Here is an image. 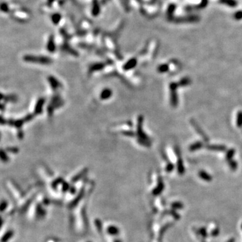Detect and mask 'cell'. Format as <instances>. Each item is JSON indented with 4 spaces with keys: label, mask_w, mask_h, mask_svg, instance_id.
<instances>
[{
    "label": "cell",
    "mask_w": 242,
    "mask_h": 242,
    "mask_svg": "<svg viewBox=\"0 0 242 242\" xmlns=\"http://www.w3.org/2000/svg\"><path fill=\"white\" fill-rule=\"evenodd\" d=\"M180 83H181V85H188V84L190 83V81L188 79H182Z\"/></svg>",
    "instance_id": "obj_25"
},
{
    "label": "cell",
    "mask_w": 242,
    "mask_h": 242,
    "mask_svg": "<svg viewBox=\"0 0 242 242\" xmlns=\"http://www.w3.org/2000/svg\"><path fill=\"white\" fill-rule=\"evenodd\" d=\"M167 69H168V67H167V65H162L158 67V71L160 73L165 72V71H167Z\"/></svg>",
    "instance_id": "obj_17"
},
{
    "label": "cell",
    "mask_w": 242,
    "mask_h": 242,
    "mask_svg": "<svg viewBox=\"0 0 242 242\" xmlns=\"http://www.w3.org/2000/svg\"><path fill=\"white\" fill-rule=\"evenodd\" d=\"M7 151H9V152H11L12 153H16L18 152V149L17 147H8L7 149Z\"/></svg>",
    "instance_id": "obj_20"
},
{
    "label": "cell",
    "mask_w": 242,
    "mask_h": 242,
    "mask_svg": "<svg viewBox=\"0 0 242 242\" xmlns=\"http://www.w3.org/2000/svg\"><path fill=\"white\" fill-rule=\"evenodd\" d=\"M237 125L238 127L242 126V112H239L237 115Z\"/></svg>",
    "instance_id": "obj_15"
},
{
    "label": "cell",
    "mask_w": 242,
    "mask_h": 242,
    "mask_svg": "<svg viewBox=\"0 0 242 242\" xmlns=\"http://www.w3.org/2000/svg\"><path fill=\"white\" fill-rule=\"evenodd\" d=\"M228 242H234V239H231L230 240H229Z\"/></svg>",
    "instance_id": "obj_26"
},
{
    "label": "cell",
    "mask_w": 242,
    "mask_h": 242,
    "mask_svg": "<svg viewBox=\"0 0 242 242\" xmlns=\"http://www.w3.org/2000/svg\"><path fill=\"white\" fill-rule=\"evenodd\" d=\"M229 166H230L231 170H236L237 167V162H235L234 161H229Z\"/></svg>",
    "instance_id": "obj_18"
},
{
    "label": "cell",
    "mask_w": 242,
    "mask_h": 242,
    "mask_svg": "<svg viewBox=\"0 0 242 242\" xmlns=\"http://www.w3.org/2000/svg\"><path fill=\"white\" fill-rule=\"evenodd\" d=\"M48 81L51 85V88L53 90H57L58 89L60 90L61 88H62V85H61L60 81L57 80L55 77H49L48 78Z\"/></svg>",
    "instance_id": "obj_4"
},
{
    "label": "cell",
    "mask_w": 242,
    "mask_h": 242,
    "mask_svg": "<svg viewBox=\"0 0 242 242\" xmlns=\"http://www.w3.org/2000/svg\"><path fill=\"white\" fill-rule=\"evenodd\" d=\"M137 65V60L136 59H131L130 60H129L127 62L125 63L123 66V69H124L125 71H129L132 69L133 68L136 66Z\"/></svg>",
    "instance_id": "obj_6"
},
{
    "label": "cell",
    "mask_w": 242,
    "mask_h": 242,
    "mask_svg": "<svg viewBox=\"0 0 242 242\" xmlns=\"http://www.w3.org/2000/svg\"><path fill=\"white\" fill-rule=\"evenodd\" d=\"M241 227H242V225H241Z\"/></svg>",
    "instance_id": "obj_27"
},
{
    "label": "cell",
    "mask_w": 242,
    "mask_h": 242,
    "mask_svg": "<svg viewBox=\"0 0 242 242\" xmlns=\"http://www.w3.org/2000/svg\"><path fill=\"white\" fill-rule=\"evenodd\" d=\"M170 90H171V103L172 105L176 106L178 104V97L176 94V90L178 88V84L176 83H172L170 84Z\"/></svg>",
    "instance_id": "obj_3"
},
{
    "label": "cell",
    "mask_w": 242,
    "mask_h": 242,
    "mask_svg": "<svg viewBox=\"0 0 242 242\" xmlns=\"http://www.w3.org/2000/svg\"><path fill=\"white\" fill-rule=\"evenodd\" d=\"M163 188H164V184H163V182L162 181V180H159V182H158V185L156 188H155L154 190L153 191V194H154V195H158L161 193V192L163 190Z\"/></svg>",
    "instance_id": "obj_8"
},
{
    "label": "cell",
    "mask_w": 242,
    "mask_h": 242,
    "mask_svg": "<svg viewBox=\"0 0 242 242\" xmlns=\"http://www.w3.org/2000/svg\"><path fill=\"white\" fill-rule=\"evenodd\" d=\"M24 60L26 62L40 63V64H49L51 63L50 58L42 56H34V55H26L24 57Z\"/></svg>",
    "instance_id": "obj_1"
},
{
    "label": "cell",
    "mask_w": 242,
    "mask_h": 242,
    "mask_svg": "<svg viewBox=\"0 0 242 242\" xmlns=\"http://www.w3.org/2000/svg\"><path fill=\"white\" fill-rule=\"evenodd\" d=\"M178 172H179L180 174H183L184 173V167L183 161H182L181 159H178Z\"/></svg>",
    "instance_id": "obj_11"
},
{
    "label": "cell",
    "mask_w": 242,
    "mask_h": 242,
    "mask_svg": "<svg viewBox=\"0 0 242 242\" xmlns=\"http://www.w3.org/2000/svg\"><path fill=\"white\" fill-rule=\"evenodd\" d=\"M208 149H211V150L213 151H222L225 150V147L224 146H221V145H212V146L208 147Z\"/></svg>",
    "instance_id": "obj_12"
},
{
    "label": "cell",
    "mask_w": 242,
    "mask_h": 242,
    "mask_svg": "<svg viewBox=\"0 0 242 242\" xmlns=\"http://www.w3.org/2000/svg\"><path fill=\"white\" fill-rule=\"evenodd\" d=\"M47 50L50 52H53L55 50V41L53 40V37H50V39L48 40L47 42Z\"/></svg>",
    "instance_id": "obj_10"
},
{
    "label": "cell",
    "mask_w": 242,
    "mask_h": 242,
    "mask_svg": "<svg viewBox=\"0 0 242 242\" xmlns=\"http://www.w3.org/2000/svg\"><path fill=\"white\" fill-rule=\"evenodd\" d=\"M12 17L18 21L26 22L28 19H30V14L29 12H27V10H22L21 11V10L18 9L16 10L14 13H13Z\"/></svg>",
    "instance_id": "obj_2"
},
{
    "label": "cell",
    "mask_w": 242,
    "mask_h": 242,
    "mask_svg": "<svg viewBox=\"0 0 242 242\" xmlns=\"http://www.w3.org/2000/svg\"><path fill=\"white\" fill-rule=\"evenodd\" d=\"M170 213H171V215H172V216H173L174 218L175 219H179L180 218V216H179V215H178V213L176 212V211H172L171 212H170Z\"/></svg>",
    "instance_id": "obj_24"
},
{
    "label": "cell",
    "mask_w": 242,
    "mask_h": 242,
    "mask_svg": "<svg viewBox=\"0 0 242 242\" xmlns=\"http://www.w3.org/2000/svg\"><path fill=\"white\" fill-rule=\"evenodd\" d=\"M235 153V151L233 150V149H231V150H229L228 152H227V159H228V160H230V159L232 158L233 154Z\"/></svg>",
    "instance_id": "obj_19"
},
{
    "label": "cell",
    "mask_w": 242,
    "mask_h": 242,
    "mask_svg": "<svg viewBox=\"0 0 242 242\" xmlns=\"http://www.w3.org/2000/svg\"><path fill=\"white\" fill-rule=\"evenodd\" d=\"M171 206L174 209H180L184 207L183 204L180 202H174L172 203Z\"/></svg>",
    "instance_id": "obj_14"
},
{
    "label": "cell",
    "mask_w": 242,
    "mask_h": 242,
    "mask_svg": "<svg viewBox=\"0 0 242 242\" xmlns=\"http://www.w3.org/2000/svg\"><path fill=\"white\" fill-rule=\"evenodd\" d=\"M112 95V92L109 89H105L100 94V99L103 100H108Z\"/></svg>",
    "instance_id": "obj_7"
},
{
    "label": "cell",
    "mask_w": 242,
    "mask_h": 242,
    "mask_svg": "<svg viewBox=\"0 0 242 242\" xmlns=\"http://www.w3.org/2000/svg\"><path fill=\"white\" fill-rule=\"evenodd\" d=\"M202 147V143L200 142H197V143H194V144L193 145H192L190 147V151H194L198 150V149H200Z\"/></svg>",
    "instance_id": "obj_13"
},
{
    "label": "cell",
    "mask_w": 242,
    "mask_h": 242,
    "mask_svg": "<svg viewBox=\"0 0 242 242\" xmlns=\"http://www.w3.org/2000/svg\"><path fill=\"white\" fill-rule=\"evenodd\" d=\"M45 100L44 98H40L36 102L35 107H34V114H40L42 111V107L44 106Z\"/></svg>",
    "instance_id": "obj_5"
},
{
    "label": "cell",
    "mask_w": 242,
    "mask_h": 242,
    "mask_svg": "<svg viewBox=\"0 0 242 242\" xmlns=\"http://www.w3.org/2000/svg\"><path fill=\"white\" fill-rule=\"evenodd\" d=\"M198 233L201 235L202 237H206L207 236V232L206 229L202 227V228H200L198 229Z\"/></svg>",
    "instance_id": "obj_16"
},
{
    "label": "cell",
    "mask_w": 242,
    "mask_h": 242,
    "mask_svg": "<svg viewBox=\"0 0 242 242\" xmlns=\"http://www.w3.org/2000/svg\"><path fill=\"white\" fill-rule=\"evenodd\" d=\"M170 225H171L170 224H167V225H165V226H164V227H163V228L161 229V232H160V236H161V235L162 236V235H163V233L165 232V231H166V230H167V229H169V227H170Z\"/></svg>",
    "instance_id": "obj_21"
},
{
    "label": "cell",
    "mask_w": 242,
    "mask_h": 242,
    "mask_svg": "<svg viewBox=\"0 0 242 242\" xmlns=\"http://www.w3.org/2000/svg\"><path fill=\"white\" fill-rule=\"evenodd\" d=\"M198 176H200V178H201V179L204 180V181L210 182L212 180V176L204 171L199 172V173H198Z\"/></svg>",
    "instance_id": "obj_9"
},
{
    "label": "cell",
    "mask_w": 242,
    "mask_h": 242,
    "mask_svg": "<svg viewBox=\"0 0 242 242\" xmlns=\"http://www.w3.org/2000/svg\"><path fill=\"white\" fill-rule=\"evenodd\" d=\"M219 234V229L218 228L215 229L214 230L212 231V233H211V235L213 237H216Z\"/></svg>",
    "instance_id": "obj_23"
},
{
    "label": "cell",
    "mask_w": 242,
    "mask_h": 242,
    "mask_svg": "<svg viewBox=\"0 0 242 242\" xmlns=\"http://www.w3.org/2000/svg\"><path fill=\"white\" fill-rule=\"evenodd\" d=\"M174 165L172 163H169L168 165H167V167H166V171L167 172H172V170H174Z\"/></svg>",
    "instance_id": "obj_22"
}]
</instances>
